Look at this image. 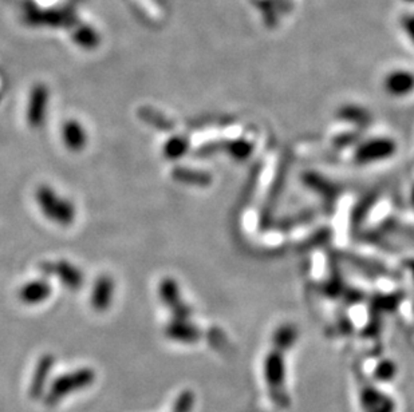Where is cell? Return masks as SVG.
I'll return each instance as SVG.
<instances>
[{
  "instance_id": "obj_4",
  "label": "cell",
  "mask_w": 414,
  "mask_h": 412,
  "mask_svg": "<svg viewBox=\"0 0 414 412\" xmlns=\"http://www.w3.org/2000/svg\"><path fill=\"white\" fill-rule=\"evenodd\" d=\"M41 270L47 276H56L60 284L69 289H79L85 283L84 272L66 260L46 261L41 264Z\"/></svg>"
},
{
  "instance_id": "obj_10",
  "label": "cell",
  "mask_w": 414,
  "mask_h": 412,
  "mask_svg": "<svg viewBox=\"0 0 414 412\" xmlns=\"http://www.w3.org/2000/svg\"><path fill=\"white\" fill-rule=\"evenodd\" d=\"M183 150H184V142L181 140H172L165 146V156L171 157V158L181 156Z\"/></svg>"
},
{
  "instance_id": "obj_5",
  "label": "cell",
  "mask_w": 414,
  "mask_h": 412,
  "mask_svg": "<svg viewBox=\"0 0 414 412\" xmlns=\"http://www.w3.org/2000/svg\"><path fill=\"white\" fill-rule=\"evenodd\" d=\"M115 280L110 276L108 274L100 276L91 288V293H90L91 307L98 312L109 310L115 298Z\"/></svg>"
},
{
  "instance_id": "obj_11",
  "label": "cell",
  "mask_w": 414,
  "mask_h": 412,
  "mask_svg": "<svg viewBox=\"0 0 414 412\" xmlns=\"http://www.w3.org/2000/svg\"><path fill=\"white\" fill-rule=\"evenodd\" d=\"M402 29L408 34V36L414 42V16L413 15H406L402 18Z\"/></svg>"
},
{
  "instance_id": "obj_6",
  "label": "cell",
  "mask_w": 414,
  "mask_h": 412,
  "mask_svg": "<svg viewBox=\"0 0 414 412\" xmlns=\"http://www.w3.org/2000/svg\"><path fill=\"white\" fill-rule=\"evenodd\" d=\"M51 285L43 279H37L22 285L18 291V298L26 305H39L51 296Z\"/></svg>"
},
{
  "instance_id": "obj_7",
  "label": "cell",
  "mask_w": 414,
  "mask_h": 412,
  "mask_svg": "<svg viewBox=\"0 0 414 412\" xmlns=\"http://www.w3.org/2000/svg\"><path fill=\"white\" fill-rule=\"evenodd\" d=\"M62 141L70 152L84 150L89 141L85 126L77 119H69L62 126Z\"/></svg>"
},
{
  "instance_id": "obj_9",
  "label": "cell",
  "mask_w": 414,
  "mask_h": 412,
  "mask_svg": "<svg viewBox=\"0 0 414 412\" xmlns=\"http://www.w3.org/2000/svg\"><path fill=\"white\" fill-rule=\"evenodd\" d=\"M386 86L392 93L405 94L413 90L414 77L408 72H393L387 77Z\"/></svg>"
},
{
  "instance_id": "obj_1",
  "label": "cell",
  "mask_w": 414,
  "mask_h": 412,
  "mask_svg": "<svg viewBox=\"0 0 414 412\" xmlns=\"http://www.w3.org/2000/svg\"><path fill=\"white\" fill-rule=\"evenodd\" d=\"M35 201L43 215L60 227H69L75 221L77 209L70 199L62 197L51 186H39L35 192Z\"/></svg>"
},
{
  "instance_id": "obj_3",
  "label": "cell",
  "mask_w": 414,
  "mask_h": 412,
  "mask_svg": "<svg viewBox=\"0 0 414 412\" xmlns=\"http://www.w3.org/2000/svg\"><path fill=\"white\" fill-rule=\"evenodd\" d=\"M50 100L48 87L44 84H37L32 86L30 91L27 107H26V121L30 128H42L46 124L47 109Z\"/></svg>"
},
{
  "instance_id": "obj_2",
  "label": "cell",
  "mask_w": 414,
  "mask_h": 412,
  "mask_svg": "<svg viewBox=\"0 0 414 412\" xmlns=\"http://www.w3.org/2000/svg\"><path fill=\"white\" fill-rule=\"evenodd\" d=\"M96 380V372L90 368H81L58 376L46 394V404L56 406L62 399L72 392L84 390Z\"/></svg>"
},
{
  "instance_id": "obj_8",
  "label": "cell",
  "mask_w": 414,
  "mask_h": 412,
  "mask_svg": "<svg viewBox=\"0 0 414 412\" xmlns=\"http://www.w3.org/2000/svg\"><path fill=\"white\" fill-rule=\"evenodd\" d=\"M56 359L53 355H44L39 359L37 368L34 372V378L30 385V395L32 399H38L44 391V385L47 383L48 375L51 373L53 367H54Z\"/></svg>"
}]
</instances>
